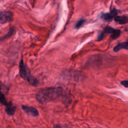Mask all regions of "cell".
Instances as JSON below:
<instances>
[{
    "label": "cell",
    "mask_w": 128,
    "mask_h": 128,
    "mask_svg": "<svg viewBox=\"0 0 128 128\" xmlns=\"http://www.w3.org/2000/svg\"><path fill=\"white\" fill-rule=\"evenodd\" d=\"M63 90L62 88H48L39 90L36 95V100L44 104L56 99L62 95Z\"/></svg>",
    "instance_id": "1"
},
{
    "label": "cell",
    "mask_w": 128,
    "mask_h": 128,
    "mask_svg": "<svg viewBox=\"0 0 128 128\" xmlns=\"http://www.w3.org/2000/svg\"><path fill=\"white\" fill-rule=\"evenodd\" d=\"M19 71L20 76L26 80L32 86H36L38 84V80L30 74L28 70L24 65L22 58L21 59L20 62Z\"/></svg>",
    "instance_id": "2"
},
{
    "label": "cell",
    "mask_w": 128,
    "mask_h": 128,
    "mask_svg": "<svg viewBox=\"0 0 128 128\" xmlns=\"http://www.w3.org/2000/svg\"><path fill=\"white\" fill-rule=\"evenodd\" d=\"M13 14L8 10H4L0 12V24H4L10 22L12 18Z\"/></svg>",
    "instance_id": "3"
},
{
    "label": "cell",
    "mask_w": 128,
    "mask_h": 128,
    "mask_svg": "<svg viewBox=\"0 0 128 128\" xmlns=\"http://www.w3.org/2000/svg\"><path fill=\"white\" fill-rule=\"evenodd\" d=\"M21 108L22 110L24 111L28 115L36 116H38L39 114L38 110L34 107L26 105H22L21 106Z\"/></svg>",
    "instance_id": "4"
},
{
    "label": "cell",
    "mask_w": 128,
    "mask_h": 128,
    "mask_svg": "<svg viewBox=\"0 0 128 128\" xmlns=\"http://www.w3.org/2000/svg\"><path fill=\"white\" fill-rule=\"evenodd\" d=\"M118 14V11L116 10H112L109 13L104 14L102 15L101 18L106 21H110L112 18H114Z\"/></svg>",
    "instance_id": "5"
},
{
    "label": "cell",
    "mask_w": 128,
    "mask_h": 128,
    "mask_svg": "<svg viewBox=\"0 0 128 128\" xmlns=\"http://www.w3.org/2000/svg\"><path fill=\"white\" fill-rule=\"evenodd\" d=\"M114 20L121 24H124L128 22V18L125 16H118L114 18Z\"/></svg>",
    "instance_id": "6"
},
{
    "label": "cell",
    "mask_w": 128,
    "mask_h": 128,
    "mask_svg": "<svg viewBox=\"0 0 128 128\" xmlns=\"http://www.w3.org/2000/svg\"><path fill=\"white\" fill-rule=\"evenodd\" d=\"M121 49L128 50V42H123L119 44L114 48V51L117 52Z\"/></svg>",
    "instance_id": "7"
},
{
    "label": "cell",
    "mask_w": 128,
    "mask_h": 128,
    "mask_svg": "<svg viewBox=\"0 0 128 128\" xmlns=\"http://www.w3.org/2000/svg\"><path fill=\"white\" fill-rule=\"evenodd\" d=\"M0 102L2 105L5 106L6 107H8V106L12 105L11 102H8L6 100L4 94L1 92H0Z\"/></svg>",
    "instance_id": "8"
},
{
    "label": "cell",
    "mask_w": 128,
    "mask_h": 128,
    "mask_svg": "<svg viewBox=\"0 0 128 128\" xmlns=\"http://www.w3.org/2000/svg\"><path fill=\"white\" fill-rule=\"evenodd\" d=\"M16 110V107L12 105L6 107V108L5 109V111L6 114L10 116H13Z\"/></svg>",
    "instance_id": "9"
},
{
    "label": "cell",
    "mask_w": 128,
    "mask_h": 128,
    "mask_svg": "<svg viewBox=\"0 0 128 128\" xmlns=\"http://www.w3.org/2000/svg\"><path fill=\"white\" fill-rule=\"evenodd\" d=\"M120 31L119 30H114V32L112 33V34H111L112 38V40H116L120 36Z\"/></svg>",
    "instance_id": "10"
},
{
    "label": "cell",
    "mask_w": 128,
    "mask_h": 128,
    "mask_svg": "<svg viewBox=\"0 0 128 128\" xmlns=\"http://www.w3.org/2000/svg\"><path fill=\"white\" fill-rule=\"evenodd\" d=\"M84 22H85V20H84V19H80V20H79L78 22H77V23L76 24V26H75V28H76V29H78V28H79L82 24H83Z\"/></svg>",
    "instance_id": "11"
},
{
    "label": "cell",
    "mask_w": 128,
    "mask_h": 128,
    "mask_svg": "<svg viewBox=\"0 0 128 128\" xmlns=\"http://www.w3.org/2000/svg\"><path fill=\"white\" fill-rule=\"evenodd\" d=\"M114 30L113 28H111V27H110V26H107V27H106V28H104V32L105 34H106V33L112 34V33L114 32Z\"/></svg>",
    "instance_id": "12"
},
{
    "label": "cell",
    "mask_w": 128,
    "mask_h": 128,
    "mask_svg": "<svg viewBox=\"0 0 128 128\" xmlns=\"http://www.w3.org/2000/svg\"><path fill=\"white\" fill-rule=\"evenodd\" d=\"M104 34H105V33L104 32H102V33L99 35V36H98L97 41H100V40H102L104 38Z\"/></svg>",
    "instance_id": "13"
},
{
    "label": "cell",
    "mask_w": 128,
    "mask_h": 128,
    "mask_svg": "<svg viewBox=\"0 0 128 128\" xmlns=\"http://www.w3.org/2000/svg\"><path fill=\"white\" fill-rule=\"evenodd\" d=\"M121 84L125 86L126 88H128V80H124L121 82Z\"/></svg>",
    "instance_id": "14"
},
{
    "label": "cell",
    "mask_w": 128,
    "mask_h": 128,
    "mask_svg": "<svg viewBox=\"0 0 128 128\" xmlns=\"http://www.w3.org/2000/svg\"><path fill=\"white\" fill-rule=\"evenodd\" d=\"M54 128H62V126L60 125H58V124H56L55 125L54 127Z\"/></svg>",
    "instance_id": "15"
},
{
    "label": "cell",
    "mask_w": 128,
    "mask_h": 128,
    "mask_svg": "<svg viewBox=\"0 0 128 128\" xmlns=\"http://www.w3.org/2000/svg\"><path fill=\"white\" fill-rule=\"evenodd\" d=\"M126 30H128V28H127Z\"/></svg>",
    "instance_id": "16"
}]
</instances>
